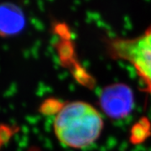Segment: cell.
<instances>
[{
    "label": "cell",
    "mask_w": 151,
    "mask_h": 151,
    "mask_svg": "<svg viewBox=\"0 0 151 151\" xmlns=\"http://www.w3.org/2000/svg\"><path fill=\"white\" fill-rule=\"evenodd\" d=\"M103 129L101 113L91 104L76 101L64 105L54 121L55 134L64 145L83 149L92 145Z\"/></svg>",
    "instance_id": "6da1fadb"
},
{
    "label": "cell",
    "mask_w": 151,
    "mask_h": 151,
    "mask_svg": "<svg viewBox=\"0 0 151 151\" xmlns=\"http://www.w3.org/2000/svg\"><path fill=\"white\" fill-rule=\"evenodd\" d=\"M109 55L133 65L151 93V26L139 36L115 38L108 41Z\"/></svg>",
    "instance_id": "7a4b0ae2"
},
{
    "label": "cell",
    "mask_w": 151,
    "mask_h": 151,
    "mask_svg": "<svg viewBox=\"0 0 151 151\" xmlns=\"http://www.w3.org/2000/svg\"><path fill=\"white\" fill-rule=\"evenodd\" d=\"M100 103L104 113L111 119H124L134 108V94L129 87L118 83L105 87L100 95Z\"/></svg>",
    "instance_id": "3957f363"
},
{
    "label": "cell",
    "mask_w": 151,
    "mask_h": 151,
    "mask_svg": "<svg viewBox=\"0 0 151 151\" xmlns=\"http://www.w3.org/2000/svg\"><path fill=\"white\" fill-rule=\"evenodd\" d=\"M26 19L20 7L12 3L0 4V36L12 37L25 27Z\"/></svg>",
    "instance_id": "277c9868"
}]
</instances>
